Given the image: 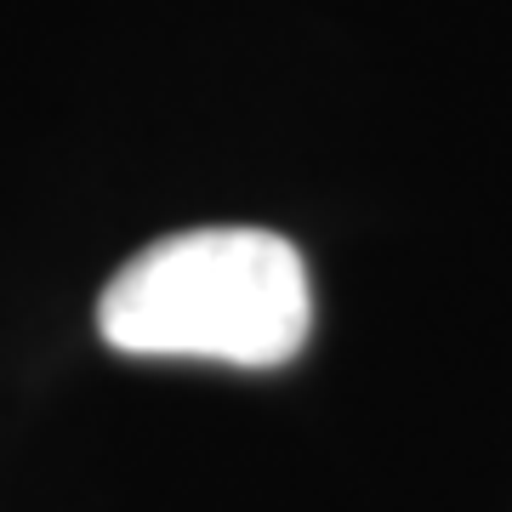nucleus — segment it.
<instances>
[{"label":"nucleus","mask_w":512,"mask_h":512,"mask_svg":"<svg viewBox=\"0 0 512 512\" xmlns=\"http://www.w3.org/2000/svg\"><path fill=\"white\" fill-rule=\"evenodd\" d=\"M97 330L131 359L279 370L313 330L308 262L268 228H188L143 245L103 285Z\"/></svg>","instance_id":"obj_1"}]
</instances>
